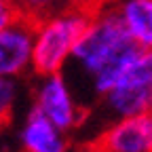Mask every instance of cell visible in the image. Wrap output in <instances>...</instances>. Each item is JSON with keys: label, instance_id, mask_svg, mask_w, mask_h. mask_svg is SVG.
I'll use <instances>...</instances> for the list:
<instances>
[{"label": "cell", "instance_id": "1", "mask_svg": "<svg viewBox=\"0 0 152 152\" xmlns=\"http://www.w3.org/2000/svg\"><path fill=\"white\" fill-rule=\"evenodd\" d=\"M137 51V45L123 28L112 4H106L93 9L91 21L74 47L70 66L89 80L91 93L99 99Z\"/></svg>", "mask_w": 152, "mask_h": 152}, {"label": "cell", "instance_id": "2", "mask_svg": "<svg viewBox=\"0 0 152 152\" xmlns=\"http://www.w3.org/2000/svg\"><path fill=\"white\" fill-rule=\"evenodd\" d=\"M93 9L61 7L34 21V74H59L70 66L74 47L91 21Z\"/></svg>", "mask_w": 152, "mask_h": 152}, {"label": "cell", "instance_id": "3", "mask_svg": "<svg viewBox=\"0 0 152 152\" xmlns=\"http://www.w3.org/2000/svg\"><path fill=\"white\" fill-rule=\"evenodd\" d=\"M97 102L108 121L148 116L152 110V51H137Z\"/></svg>", "mask_w": 152, "mask_h": 152}, {"label": "cell", "instance_id": "4", "mask_svg": "<svg viewBox=\"0 0 152 152\" xmlns=\"http://www.w3.org/2000/svg\"><path fill=\"white\" fill-rule=\"evenodd\" d=\"M32 108L47 116L68 135L76 133L89 118V110L76 97L74 87L64 72L36 76L32 91Z\"/></svg>", "mask_w": 152, "mask_h": 152}, {"label": "cell", "instance_id": "5", "mask_svg": "<svg viewBox=\"0 0 152 152\" xmlns=\"http://www.w3.org/2000/svg\"><path fill=\"white\" fill-rule=\"evenodd\" d=\"M34 74V21L19 15L0 30V78L21 80Z\"/></svg>", "mask_w": 152, "mask_h": 152}, {"label": "cell", "instance_id": "6", "mask_svg": "<svg viewBox=\"0 0 152 152\" xmlns=\"http://www.w3.org/2000/svg\"><path fill=\"white\" fill-rule=\"evenodd\" d=\"M87 152H152L148 116L112 118L87 144Z\"/></svg>", "mask_w": 152, "mask_h": 152}, {"label": "cell", "instance_id": "7", "mask_svg": "<svg viewBox=\"0 0 152 152\" xmlns=\"http://www.w3.org/2000/svg\"><path fill=\"white\" fill-rule=\"evenodd\" d=\"M70 137L36 108H28L17 131L19 152H68Z\"/></svg>", "mask_w": 152, "mask_h": 152}, {"label": "cell", "instance_id": "8", "mask_svg": "<svg viewBox=\"0 0 152 152\" xmlns=\"http://www.w3.org/2000/svg\"><path fill=\"white\" fill-rule=\"evenodd\" d=\"M114 13L140 51H152V0H114Z\"/></svg>", "mask_w": 152, "mask_h": 152}, {"label": "cell", "instance_id": "9", "mask_svg": "<svg viewBox=\"0 0 152 152\" xmlns=\"http://www.w3.org/2000/svg\"><path fill=\"white\" fill-rule=\"evenodd\" d=\"M19 104V80L0 78V127L7 125Z\"/></svg>", "mask_w": 152, "mask_h": 152}, {"label": "cell", "instance_id": "10", "mask_svg": "<svg viewBox=\"0 0 152 152\" xmlns=\"http://www.w3.org/2000/svg\"><path fill=\"white\" fill-rule=\"evenodd\" d=\"M13 4H15L19 15L32 19V21L53 13L55 9H59L57 0H13Z\"/></svg>", "mask_w": 152, "mask_h": 152}, {"label": "cell", "instance_id": "11", "mask_svg": "<svg viewBox=\"0 0 152 152\" xmlns=\"http://www.w3.org/2000/svg\"><path fill=\"white\" fill-rule=\"evenodd\" d=\"M17 17H19V13L13 4V0H0V30H4Z\"/></svg>", "mask_w": 152, "mask_h": 152}, {"label": "cell", "instance_id": "12", "mask_svg": "<svg viewBox=\"0 0 152 152\" xmlns=\"http://www.w3.org/2000/svg\"><path fill=\"white\" fill-rule=\"evenodd\" d=\"M57 4H59V9L61 7H80V4H87V0H57Z\"/></svg>", "mask_w": 152, "mask_h": 152}, {"label": "cell", "instance_id": "13", "mask_svg": "<svg viewBox=\"0 0 152 152\" xmlns=\"http://www.w3.org/2000/svg\"><path fill=\"white\" fill-rule=\"evenodd\" d=\"M114 0H87V4L91 9H97V7H106V4H112Z\"/></svg>", "mask_w": 152, "mask_h": 152}, {"label": "cell", "instance_id": "14", "mask_svg": "<svg viewBox=\"0 0 152 152\" xmlns=\"http://www.w3.org/2000/svg\"><path fill=\"white\" fill-rule=\"evenodd\" d=\"M148 121H150V127H152V110L148 112Z\"/></svg>", "mask_w": 152, "mask_h": 152}, {"label": "cell", "instance_id": "15", "mask_svg": "<svg viewBox=\"0 0 152 152\" xmlns=\"http://www.w3.org/2000/svg\"><path fill=\"white\" fill-rule=\"evenodd\" d=\"M0 152H19V150H0Z\"/></svg>", "mask_w": 152, "mask_h": 152}]
</instances>
